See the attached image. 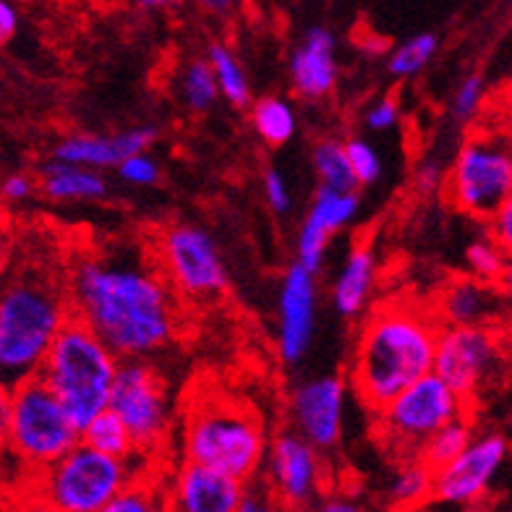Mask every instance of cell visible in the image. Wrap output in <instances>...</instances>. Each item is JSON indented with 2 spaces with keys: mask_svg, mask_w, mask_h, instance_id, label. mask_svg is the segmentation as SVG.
<instances>
[{
  "mask_svg": "<svg viewBox=\"0 0 512 512\" xmlns=\"http://www.w3.org/2000/svg\"><path fill=\"white\" fill-rule=\"evenodd\" d=\"M358 212H361V196L356 194V189L335 191L319 186L309 215L298 230L296 262L304 264L311 272L322 270L332 236L337 230L348 228L358 217Z\"/></svg>",
  "mask_w": 512,
  "mask_h": 512,
  "instance_id": "cell-17",
  "label": "cell"
},
{
  "mask_svg": "<svg viewBox=\"0 0 512 512\" xmlns=\"http://www.w3.org/2000/svg\"><path fill=\"white\" fill-rule=\"evenodd\" d=\"M471 437L473 426L471 421H468V416L452 418V421H447L445 426H439L437 432L429 434V437L424 439V445L418 447L416 458L434 471L439 465L450 463V460L471 442Z\"/></svg>",
  "mask_w": 512,
  "mask_h": 512,
  "instance_id": "cell-28",
  "label": "cell"
},
{
  "mask_svg": "<svg viewBox=\"0 0 512 512\" xmlns=\"http://www.w3.org/2000/svg\"><path fill=\"white\" fill-rule=\"evenodd\" d=\"M196 3H199V6L212 16H230L238 0H196Z\"/></svg>",
  "mask_w": 512,
  "mask_h": 512,
  "instance_id": "cell-46",
  "label": "cell"
},
{
  "mask_svg": "<svg viewBox=\"0 0 512 512\" xmlns=\"http://www.w3.org/2000/svg\"><path fill=\"white\" fill-rule=\"evenodd\" d=\"M317 330V272L293 262L285 270L277 298V351L285 366H298Z\"/></svg>",
  "mask_w": 512,
  "mask_h": 512,
  "instance_id": "cell-16",
  "label": "cell"
},
{
  "mask_svg": "<svg viewBox=\"0 0 512 512\" xmlns=\"http://www.w3.org/2000/svg\"><path fill=\"white\" fill-rule=\"evenodd\" d=\"M400 121V105L392 97H382L366 110L364 123L371 131H390L392 126H398Z\"/></svg>",
  "mask_w": 512,
  "mask_h": 512,
  "instance_id": "cell-39",
  "label": "cell"
},
{
  "mask_svg": "<svg viewBox=\"0 0 512 512\" xmlns=\"http://www.w3.org/2000/svg\"><path fill=\"white\" fill-rule=\"evenodd\" d=\"M71 317L118 358H152L178 335V296L155 256L136 246L81 254L66 277Z\"/></svg>",
  "mask_w": 512,
  "mask_h": 512,
  "instance_id": "cell-1",
  "label": "cell"
},
{
  "mask_svg": "<svg viewBox=\"0 0 512 512\" xmlns=\"http://www.w3.org/2000/svg\"><path fill=\"white\" fill-rule=\"evenodd\" d=\"M439 324H497L505 311L502 293L479 277L452 280L432 306Z\"/></svg>",
  "mask_w": 512,
  "mask_h": 512,
  "instance_id": "cell-21",
  "label": "cell"
},
{
  "mask_svg": "<svg viewBox=\"0 0 512 512\" xmlns=\"http://www.w3.org/2000/svg\"><path fill=\"white\" fill-rule=\"evenodd\" d=\"M288 74L298 97L309 102L327 100L340 79L335 34L327 27L306 29L290 53Z\"/></svg>",
  "mask_w": 512,
  "mask_h": 512,
  "instance_id": "cell-18",
  "label": "cell"
},
{
  "mask_svg": "<svg viewBox=\"0 0 512 512\" xmlns=\"http://www.w3.org/2000/svg\"><path fill=\"white\" fill-rule=\"evenodd\" d=\"M37 497L45 507L61 512H105L110 499L134 481L128 460L113 458L87 445H76L34 473Z\"/></svg>",
  "mask_w": 512,
  "mask_h": 512,
  "instance_id": "cell-7",
  "label": "cell"
},
{
  "mask_svg": "<svg viewBox=\"0 0 512 512\" xmlns=\"http://www.w3.org/2000/svg\"><path fill=\"white\" fill-rule=\"evenodd\" d=\"M241 492V481L186 460L173 481L170 505L181 512H236Z\"/></svg>",
  "mask_w": 512,
  "mask_h": 512,
  "instance_id": "cell-20",
  "label": "cell"
},
{
  "mask_svg": "<svg viewBox=\"0 0 512 512\" xmlns=\"http://www.w3.org/2000/svg\"><path fill=\"white\" fill-rule=\"evenodd\" d=\"M6 463H8V452L6 447L0 445V484H3V479H6Z\"/></svg>",
  "mask_w": 512,
  "mask_h": 512,
  "instance_id": "cell-49",
  "label": "cell"
},
{
  "mask_svg": "<svg viewBox=\"0 0 512 512\" xmlns=\"http://www.w3.org/2000/svg\"><path fill=\"white\" fill-rule=\"evenodd\" d=\"M262 189L264 199H267V204H270V209L275 215H288L290 209H293V191H290V183L288 178L283 176V170H267V173H264Z\"/></svg>",
  "mask_w": 512,
  "mask_h": 512,
  "instance_id": "cell-37",
  "label": "cell"
},
{
  "mask_svg": "<svg viewBox=\"0 0 512 512\" xmlns=\"http://www.w3.org/2000/svg\"><path fill=\"white\" fill-rule=\"evenodd\" d=\"M439 319L434 309L408 298L384 301L361 327L351 384L358 400L377 413L400 390L432 371Z\"/></svg>",
  "mask_w": 512,
  "mask_h": 512,
  "instance_id": "cell-2",
  "label": "cell"
},
{
  "mask_svg": "<svg viewBox=\"0 0 512 512\" xmlns=\"http://www.w3.org/2000/svg\"><path fill=\"white\" fill-rule=\"evenodd\" d=\"M155 262L170 288L186 301H215L230 288L223 251L207 228L173 223L155 238Z\"/></svg>",
  "mask_w": 512,
  "mask_h": 512,
  "instance_id": "cell-10",
  "label": "cell"
},
{
  "mask_svg": "<svg viewBox=\"0 0 512 512\" xmlns=\"http://www.w3.org/2000/svg\"><path fill=\"white\" fill-rule=\"evenodd\" d=\"M8 270H11V251H8V238L0 230V288L8 280Z\"/></svg>",
  "mask_w": 512,
  "mask_h": 512,
  "instance_id": "cell-47",
  "label": "cell"
},
{
  "mask_svg": "<svg viewBox=\"0 0 512 512\" xmlns=\"http://www.w3.org/2000/svg\"><path fill=\"white\" fill-rule=\"evenodd\" d=\"M505 251L507 249H502L494 238H479L465 251V262L471 267L473 277H479L484 283H497L507 272Z\"/></svg>",
  "mask_w": 512,
  "mask_h": 512,
  "instance_id": "cell-32",
  "label": "cell"
},
{
  "mask_svg": "<svg viewBox=\"0 0 512 512\" xmlns=\"http://www.w3.org/2000/svg\"><path fill=\"white\" fill-rule=\"evenodd\" d=\"M21 16L14 0H0V48H6L19 32Z\"/></svg>",
  "mask_w": 512,
  "mask_h": 512,
  "instance_id": "cell-42",
  "label": "cell"
},
{
  "mask_svg": "<svg viewBox=\"0 0 512 512\" xmlns=\"http://www.w3.org/2000/svg\"><path fill=\"white\" fill-rule=\"evenodd\" d=\"M377 285V256L366 243L353 246L332 283V306L340 317L356 319L364 314L371 290Z\"/></svg>",
  "mask_w": 512,
  "mask_h": 512,
  "instance_id": "cell-22",
  "label": "cell"
},
{
  "mask_svg": "<svg viewBox=\"0 0 512 512\" xmlns=\"http://www.w3.org/2000/svg\"><path fill=\"white\" fill-rule=\"evenodd\" d=\"M37 191V181L29 173H8L6 178H0V199L6 204H24L29 202Z\"/></svg>",
  "mask_w": 512,
  "mask_h": 512,
  "instance_id": "cell-38",
  "label": "cell"
},
{
  "mask_svg": "<svg viewBox=\"0 0 512 512\" xmlns=\"http://www.w3.org/2000/svg\"><path fill=\"white\" fill-rule=\"evenodd\" d=\"M510 445L499 432L473 434L471 442L450 460L432 471V499L439 505H481L502 473Z\"/></svg>",
  "mask_w": 512,
  "mask_h": 512,
  "instance_id": "cell-13",
  "label": "cell"
},
{
  "mask_svg": "<svg viewBox=\"0 0 512 512\" xmlns=\"http://www.w3.org/2000/svg\"><path fill=\"white\" fill-rule=\"evenodd\" d=\"M486 95V79L481 74H468L460 87L455 89V97H452V113L460 121H471L473 115L479 113L481 105H484Z\"/></svg>",
  "mask_w": 512,
  "mask_h": 512,
  "instance_id": "cell-35",
  "label": "cell"
},
{
  "mask_svg": "<svg viewBox=\"0 0 512 512\" xmlns=\"http://www.w3.org/2000/svg\"><path fill=\"white\" fill-rule=\"evenodd\" d=\"M439 53V37L432 32L416 34L411 40H405L403 45L392 50L387 58V71L395 79H411L424 71L429 63L434 61V55Z\"/></svg>",
  "mask_w": 512,
  "mask_h": 512,
  "instance_id": "cell-30",
  "label": "cell"
},
{
  "mask_svg": "<svg viewBox=\"0 0 512 512\" xmlns=\"http://www.w3.org/2000/svg\"><path fill=\"white\" fill-rule=\"evenodd\" d=\"M178 92H181L186 108L194 110V113H207L220 100L215 74H212V68L204 58L186 63L181 81H178Z\"/></svg>",
  "mask_w": 512,
  "mask_h": 512,
  "instance_id": "cell-31",
  "label": "cell"
},
{
  "mask_svg": "<svg viewBox=\"0 0 512 512\" xmlns=\"http://www.w3.org/2000/svg\"><path fill=\"white\" fill-rule=\"evenodd\" d=\"M160 505L162 502L155 497V494L142 489V484L131 481V484L123 486L121 492L110 499L105 512H155L160 510Z\"/></svg>",
  "mask_w": 512,
  "mask_h": 512,
  "instance_id": "cell-36",
  "label": "cell"
},
{
  "mask_svg": "<svg viewBox=\"0 0 512 512\" xmlns=\"http://www.w3.org/2000/svg\"><path fill=\"white\" fill-rule=\"evenodd\" d=\"M311 165H314L319 186H324V189H358L351 162H348V155H345V144L340 139H322V142H317V147L311 152Z\"/></svg>",
  "mask_w": 512,
  "mask_h": 512,
  "instance_id": "cell-27",
  "label": "cell"
},
{
  "mask_svg": "<svg viewBox=\"0 0 512 512\" xmlns=\"http://www.w3.org/2000/svg\"><path fill=\"white\" fill-rule=\"evenodd\" d=\"M468 405L471 403L460 398L445 379L429 371L379 408V432L387 445L416 458L424 439L452 418L465 416Z\"/></svg>",
  "mask_w": 512,
  "mask_h": 512,
  "instance_id": "cell-11",
  "label": "cell"
},
{
  "mask_svg": "<svg viewBox=\"0 0 512 512\" xmlns=\"http://www.w3.org/2000/svg\"><path fill=\"white\" fill-rule=\"evenodd\" d=\"M489 223H492L494 241H497L502 249H510L512 246V202L510 199L494 209V215L489 217Z\"/></svg>",
  "mask_w": 512,
  "mask_h": 512,
  "instance_id": "cell-41",
  "label": "cell"
},
{
  "mask_svg": "<svg viewBox=\"0 0 512 512\" xmlns=\"http://www.w3.org/2000/svg\"><path fill=\"white\" fill-rule=\"evenodd\" d=\"M272 505H275V499L254 494L251 489H246V484H243V492H241V499H238L236 512H267L272 510Z\"/></svg>",
  "mask_w": 512,
  "mask_h": 512,
  "instance_id": "cell-43",
  "label": "cell"
},
{
  "mask_svg": "<svg viewBox=\"0 0 512 512\" xmlns=\"http://www.w3.org/2000/svg\"><path fill=\"white\" fill-rule=\"evenodd\" d=\"M134 3L144 11H168V8L178 6L181 0H134Z\"/></svg>",
  "mask_w": 512,
  "mask_h": 512,
  "instance_id": "cell-48",
  "label": "cell"
},
{
  "mask_svg": "<svg viewBox=\"0 0 512 512\" xmlns=\"http://www.w3.org/2000/svg\"><path fill=\"white\" fill-rule=\"evenodd\" d=\"M118 364L121 358L87 324L68 317L45 353L37 377L55 392L81 429L95 413L108 408Z\"/></svg>",
  "mask_w": 512,
  "mask_h": 512,
  "instance_id": "cell-5",
  "label": "cell"
},
{
  "mask_svg": "<svg viewBox=\"0 0 512 512\" xmlns=\"http://www.w3.org/2000/svg\"><path fill=\"white\" fill-rule=\"evenodd\" d=\"M317 510L319 512H358L364 507L358 505L356 499H345V497H327L317 499Z\"/></svg>",
  "mask_w": 512,
  "mask_h": 512,
  "instance_id": "cell-44",
  "label": "cell"
},
{
  "mask_svg": "<svg viewBox=\"0 0 512 512\" xmlns=\"http://www.w3.org/2000/svg\"><path fill=\"white\" fill-rule=\"evenodd\" d=\"M387 494H390L392 505L403 507V510L426 505L432 499V468L421 463L418 458H413L411 463H405L395 473Z\"/></svg>",
  "mask_w": 512,
  "mask_h": 512,
  "instance_id": "cell-29",
  "label": "cell"
},
{
  "mask_svg": "<svg viewBox=\"0 0 512 512\" xmlns=\"http://www.w3.org/2000/svg\"><path fill=\"white\" fill-rule=\"evenodd\" d=\"M68 317L66 283L50 272L29 267L6 280L0 288V382L34 377Z\"/></svg>",
  "mask_w": 512,
  "mask_h": 512,
  "instance_id": "cell-3",
  "label": "cell"
},
{
  "mask_svg": "<svg viewBox=\"0 0 512 512\" xmlns=\"http://www.w3.org/2000/svg\"><path fill=\"white\" fill-rule=\"evenodd\" d=\"M155 139V126H134L128 131H118V134H68L55 142L50 157L81 165V168L110 170L131 152L152 147Z\"/></svg>",
  "mask_w": 512,
  "mask_h": 512,
  "instance_id": "cell-19",
  "label": "cell"
},
{
  "mask_svg": "<svg viewBox=\"0 0 512 512\" xmlns=\"http://www.w3.org/2000/svg\"><path fill=\"white\" fill-rule=\"evenodd\" d=\"M262 468L275 505L288 510L317 505L324 492L322 452L309 445L301 434L283 432L267 442Z\"/></svg>",
  "mask_w": 512,
  "mask_h": 512,
  "instance_id": "cell-14",
  "label": "cell"
},
{
  "mask_svg": "<svg viewBox=\"0 0 512 512\" xmlns=\"http://www.w3.org/2000/svg\"><path fill=\"white\" fill-rule=\"evenodd\" d=\"M251 126L256 136L270 147H285V144L296 136L298 118L296 108L290 105L285 97H262V100H251Z\"/></svg>",
  "mask_w": 512,
  "mask_h": 512,
  "instance_id": "cell-25",
  "label": "cell"
},
{
  "mask_svg": "<svg viewBox=\"0 0 512 512\" xmlns=\"http://www.w3.org/2000/svg\"><path fill=\"white\" fill-rule=\"evenodd\" d=\"M445 186V168L437 160H421L416 168V189L421 194H437Z\"/></svg>",
  "mask_w": 512,
  "mask_h": 512,
  "instance_id": "cell-40",
  "label": "cell"
},
{
  "mask_svg": "<svg viewBox=\"0 0 512 512\" xmlns=\"http://www.w3.org/2000/svg\"><path fill=\"white\" fill-rule=\"evenodd\" d=\"M8 424H11V384L0 382V445L6 442Z\"/></svg>",
  "mask_w": 512,
  "mask_h": 512,
  "instance_id": "cell-45",
  "label": "cell"
},
{
  "mask_svg": "<svg viewBox=\"0 0 512 512\" xmlns=\"http://www.w3.org/2000/svg\"><path fill=\"white\" fill-rule=\"evenodd\" d=\"M442 189L463 215L489 220L512 191V155L505 131L473 134L445 173Z\"/></svg>",
  "mask_w": 512,
  "mask_h": 512,
  "instance_id": "cell-9",
  "label": "cell"
},
{
  "mask_svg": "<svg viewBox=\"0 0 512 512\" xmlns=\"http://www.w3.org/2000/svg\"><path fill=\"white\" fill-rule=\"evenodd\" d=\"M115 173H118L121 181L147 189V186H155L160 181V162L149 155V149H142V152H131L128 157H123L115 165Z\"/></svg>",
  "mask_w": 512,
  "mask_h": 512,
  "instance_id": "cell-34",
  "label": "cell"
},
{
  "mask_svg": "<svg viewBox=\"0 0 512 512\" xmlns=\"http://www.w3.org/2000/svg\"><path fill=\"white\" fill-rule=\"evenodd\" d=\"M212 74L217 81V92L228 105L233 108H249L254 95H251V81L246 76V68H243L241 58L236 55V50L228 48L225 42H212L207 48V58Z\"/></svg>",
  "mask_w": 512,
  "mask_h": 512,
  "instance_id": "cell-24",
  "label": "cell"
},
{
  "mask_svg": "<svg viewBox=\"0 0 512 512\" xmlns=\"http://www.w3.org/2000/svg\"><path fill=\"white\" fill-rule=\"evenodd\" d=\"M267 434L251 405L209 395L191 408L183 426V458L249 484L262 471Z\"/></svg>",
  "mask_w": 512,
  "mask_h": 512,
  "instance_id": "cell-4",
  "label": "cell"
},
{
  "mask_svg": "<svg viewBox=\"0 0 512 512\" xmlns=\"http://www.w3.org/2000/svg\"><path fill=\"white\" fill-rule=\"evenodd\" d=\"M343 144L358 186H374L384 176V162L379 157V149L371 142H366V139H361V136H353V139Z\"/></svg>",
  "mask_w": 512,
  "mask_h": 512,
  "instance_id": "cell-33",
  "label": "cell"
},
{
  "mask_svg": "<svg viewBox=\"0 0 512 512\" xmlns=\"http://www.w3.org/2000/svg\"><path fill=\"white\" fill-rule=\"evenodd\" d=\"M79 442L81 445L92 447L97 452H105V455H113V458L131 460L136 458L139 452L134 447V439L128 434V429L123 426V421L115 416L110 408H102L100 413L89 418L87 424L79 429Z\"/></svg>",
  "mask_w": 512,
  "mask_h": 512,
  "instance_id": "cell-26",
  "label": "cell"
},
{
  "mask_svg": "<svg viewBox=\"0 0 512 512\" xmlns=\"http://www.w3.org/2000/svg\"><path fill=\"white\" fill-rule=\"evenodd\" d=\"M37 189L45 199L58 204H79V202H100L108 196V181L102 170L81 168L71 162H61L50 157L40 168Z\"/></svg>",
  "mask_w": 512,
  "mask_h": 512,
  "instance_id": "cell-23",
  "label": "cell"
},
{
  "mask_svg": "<svg viewBox=\"0 0 512 512\" xmlns=\"http://www.w3.org/2000/svg\"><path fill=\"white\" fill-rule=\"evenodd\" d=\"M345 405H348L345 379L335 374L309 379L290 392V426L319 452L335 450L345 432Z\"/></svg>",
  "mask_w": 512,
  "mask_h": 512,
  "instance_id": "cell-15",
  "label": "cell"
},
{
  "mask_svg": "<svg viewBox=\"0 0 512 512\" xmlns=\"http://www.w3.org/2000/svg\"><path fill=\"white\" fill-rule=\"evenodd\" d=\"M79 445V426L37 374L11 384V424L6 452L32 473L48 468Z\"/></svg>",
  "mask_w": 512,
  "mask_h": 512,
  "instance_id": "cell-6",
  "label": "cell"
},
{
  "mask_svg": "<svg viewBox=\"0 0 512 512\" xmlns=\"http://www.w3.org/2000/svg\"><path fill=\"white\" fill-rule=\"evenodd\" d=\"M108 408L121 418L136 452H155L170 432L168 384L147 358H121Z\"/></svg>",
  "mask_w": 512,
  "mask_h": 512,
  "instance_id": "cell-12",
  "label": "cell"
},
{
  "mask_svg": "<svg viewBox=\"0 0 512 512\" xmlns=\"http://www.w3.org/2000/svg\"><path fill=\"white\" fill-rule=\"evenodd\" d=\"M432 371L468 403L505 382L507 351L497 324H442Z\"/></svg>",
  "mask_w": 512,
  "mask_h": 512,
  "instance_id": "cell-8",
  "label": "cell"
}]
</instances>
